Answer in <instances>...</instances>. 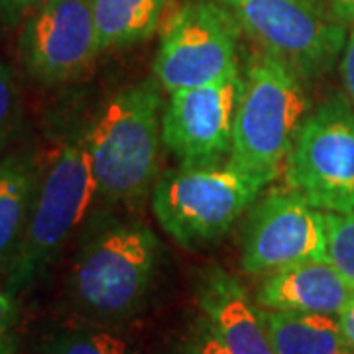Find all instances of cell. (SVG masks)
Wrapping results in <instances>:
<instances>
[{
	"label": "cell",
	"instance_id": "9c48e42d",
	"mask_svg": "<svg viewBox=\"0 0 354 354\" xmlns=\"http://www.w3.org/2000/svg\"><path fill=\"white\" fill-rule=\"evenodd\" d=\"M20 62L38 85L83 77L101 55L91 0H46L20 24Z\"/></svg>",
	"mask_w": 354,
	"mask_h": 354
},
{
	"label": "cell",
	"instance_id": "ba28073f",
	"mask_svg": "<svg viewBox=\"0 0 354 354\" xmlns=\"http://www.w3.org/2000/svg\"><path fill=\"white\" fill-rule=\"evenodd\" d=\"M241 26L215 0H187L169 16L153 59L167 93L215 83L239 69Z\"/></svg>",
	"mask_w": 354,
	"mask_h": 354
},
{
	"label": "cell",
	"instance_id": "6da1fadb",
	"mask_svg": "<svg viewBox=\"0 0 354 354\" xmlns=\"http://www.w3.org/2000/svg\"><path fill=\"white\" fill-rule=\"evenodd\" d=\"M160 88L156 77L122 87L83 130L99 197L104 201L132 203L152 191L164 146Z\"/></svg>",
	"mask_w": 354,
	"mask_h": 354
},
{
	"label": "cell",
	"instance_id": "30bf717a",
	"mask_svg": "<svg viewBox=\"0 0 354 354\" xmlns=\"http://www.w3.org/2000/svg\"><path fill=\"white\" fill-rule=\"evenodd\" d=\"M327 254L325 213L295 191L274 189L254 203L242 234V268L270 276Z\"/></svg>",
	"mask_w": 354,
	"mask_h": 354
},
{
	"label": "cell",
	"instance_id": "7402d4cb",
	"mask_svg": "<svg viewBox=\"0 0 354 354\" xmlns=\"http://www.w3.org/2000/svg\"><path fill=\"white\" fill-rule=\"evenodd\" d=\"M41 2L46 0H0V22L8 28H16Z\"/></svg>",
	"mask_w": 354,
	"mask_h": 354
},
{
	"label": "cell",
	"instance_id": "ffe728a7",
	"mask_svg": "<svg viewBox=\"0 0 354 354\" xmlns=\"http://www.w3.org/2000/svg\"><path fill=\"white\" fill-rule=\"evenodd\" d=\"M20 309L18 297L6 290L4 281H0V354H16L20 346Z\"/></svg>",
	"mask_w": 354,
	"mask_h": 354
},
{
	"label": "cell",
	"instance_id": "2e32d148",
	"mask_svg": "<svg viewBox=\"0 0 354 354\" xmlns=\"http://www.w3.org/2000/svg\"><path fill=\"white\" fill-rule=\"evenodd\" d=\"M169 0H91L102 53L148 41L160 30Z\"/></svg>",
	"mask_w": 354,
	"mask_h": 354
},
{
	"label": "cell",
	"instance_id": "44dd1931",
	"mask_svg": "<svg viewBox=\"0 0 354 354\" xmlns=\"http://www.w3.org/2000/svg\"><path fill=\"white\" fill-rule=\"evenodd\" d=\"M177 354H230L228 348L218 339L215 329L211 327V323L203 317L199 325H195V329L191 330L189 337L183 341L181 348Z\"/></svg>",
	"mask_w": 354,
	"mask_h": 354
},
{
	"label": "cell",
	"instance_id": "cb8c5ba5",
	"mask_svg": "<svg viewBox=\"0 0 354 354\" xmlns=\"http://www.w3.org/2000/svg\"><path fill=\"white\" fill-rule=\"evenodd\" d=\"M337 317H339V325H341L344 339H346V342L353 346L354 351V293Z\"/></svg>",
	"mask_w": 354,
	"mask_h": 354
},
{
	"label": "cell",
	"instance_id": "e0dca14e",
	"mask_svg": "<svg viewBox=\"0 0 354 354\" xmlns=\"http://www.w3.org/2000/svg\"><path fill=\"white\" fill-rule=\"evenodd\" d=\"M46 354H138L134 346L111 327L104 325H81L75 329L55 335Z\"/></svg>",
	"mask_w": 354,
	"mask_h": 354
},
{
	"label": "cell",
	"instance_id": "5b68a950",
	"mask_svg": "<svg viewBox=\"0 0 354 354\" xmlns=\"http://www.w3.org/2000/svg\"><path fill=\"white\" fill-rule=\"evenodd\" d=\"M262 191L260 181L228 162L179 165L156 179L153 216L179 246L199 248L228 234Z\"/></svg>",
	"mask_w": 354,
	"mask_h": 354
},
{
	"label": "cell",
	"instance_id": "52a82bcc",
	"mask_svg": "<svg viewBox=\"0 0 354 354\" xmlns=\"http://www.w3.org/2000/svg\"><path fill=\"white\" fill-rule=\"evenodd\" d=\"M283 177L291 191L323 213L354 211V104L329 99L307 114Z\"/></svg>",
	"mask_w": 354,
	"mask_h": 354
},
{
	"label": "cell",
	"instance_id": "ac0fdd59",
	"mask_svg": "<svg viewBox=\"0 0 354 354\" xmlns=\"http://www.w3.org/2000/svg\"><path fill=\"white\" fill-rule=\"evenodd\" d=\"M327 254L325 258L354 290V211L325 213Z\"/></svg>",
	"mask_w": 354,
	"mask_h": 354
},
{
	"label": "cell",
	"instance_id": "4fadbf2b",
	"mask_svg": "<svg viewBox=\"0 0 354 354\" xmlns=\"http://www.w3.org/2000/svg\"><path fill=\"white\" fill-rule=\"evenodd\" d=\"M354 290L327 258L309 260L266 276L256 304L272 311L339 315Z\"/></svg>",
	"mask_w": 354,
	"mask_h": 354
},
{
	"label": "cell",
	"instance_id": "277c9868",
	"mask_svg": "<svg viewBox=\"0 0 354 354\" xmlns=\"http://www.w3.org/2000/svg\"><path fill=\"white\" fill-rule=\"evenodd\" d=\"M97 197L85 132L67 134L44 162L24 239L2 279L6 290L18 297L50 272Z\"/></svg>",
	"mask_w": 354,
	"mask_h": 354
},
{
	"label": "cell",
	"instance_id": "3957f363",
	"mask_svg": "<svg viewBox=\"0 0 354 354\" xmlns=\"http://www.w3.org/2000/svg\"><path fill=\"white\" fill-rule=\"evenodd\" d=\"M307 106L304 75L276 55L256 51L242 73L228 164L268 187L283 176Z\"/></svg>",
	"mask_w": 354,
	"mask_h": 354
},
{
	"label": "cell",
	"instance_id": "603a6c76",
	"mask_svg": "<svg viewBox=\"0 0 354 354\" xmlns=\"http://www.w3.org/2000/svg\"><path fill=\"white\" fill-rule=\"evenodd\" d=\"M339 69H341L342 87L346 91V97L354 104V24L351 26V32L346 34V41H344V48H342Z\"/></svg>",
	"mask_w": 354,
	"mask_h": 354
},
{
	"label": "cell",
	"instance_id": "8fae6325",
	"mask_svg": "<svg viewBox=\"0 0 354 354\" xmlns=\"http://www.w3.org/2000/svg\"><path fill=\"white\" fill-rule=\"evenodd\" d=\"M241 85L242 73L236 69L215 83L169 93L162 116V138L179 165L227 164Z\"/></svg>",
	"mask_w": 354,
	"mask_h": 354
},
{
	"label": "cell",
	"instance_id": "9a60e30c",
	"mask_svg": "<svg viewBox=\"0 0 354 354\" xmlns=\"http://www.w3.org/2000/svg\"><path fill=\"white\" fill-rule=\"evenodd\" d=\"M276 354H354L342 335L339 317L291 313L260 307Z\"/></svg>",
	"mask_w": 354,
	"mask_h": 354
},
{
	"label": "cell",
	"instance_id": "7c38bea8",
	"mask_svg": "<svg viewBox=\"0 0 354 354\" xmlns=\"http://www.w3.org/2000/svg\"><path fill=\"white\" fill-rule=\"evenodd\" d=\"M197 299L203 317L211 323L230 354H276L268 337L260 305L239 279L221 266L201 274Z\"/></svg>",
	"mask_w": 354,
	"mask_h": 354
},
{
	"label": "cell",
	"instance_id": "7a4b0ae2",
	"mask_svg": "<svg viewBox=\"0 0 354 354\" xmlns=\"http://www.w3.org/2000/svg\"><path fill=\"white\" fill-rule=\"evenodd\" d=\"M160 252L156 232L140 223L93 230L69 270L71 305L87 323L104 327L136 315L152 291Z\"/></svg>",
	"mask_w": 354,
	"mask_h": 354
},
{
	"label": "cell",
	"instance_id": "8992f818",
	"mask_svg": "<svg viewBox=\"0 0 354 354\" xmlns=\"http://www.w3.org/2000/svg\"><path fill=\"white\" fill-rule=\"evenodd\" d=\"M244 34L304 77L327 73L341 57L346 26L321 0H215Z\"/></svg>",
	"mask_w": 354,
	"mask_h": 354
},
{
	"label": "cell",
	"instance_id": "5bb4252c",
	"mask_svg": "<svg viewBox=\"0 0 354 354\" xmlns=\"http://www.w3.org/2000/svg\"><path fill=\"white\" fill-rule=\"evenodd\" d=\"M44 162L32 150L0 156V276L12 266L32 216Z\"/></svg>",
	"mask_w": 354,
	"mask_h": 354
},
{
	"label": "cell",
	"instance_id": "d4e9b609",
	"mask_svg": "<svg viewBox=\"0 0 354 354\" xmlns=\"http://www.w3.org/2000/svg\"><path fill=\"white\" fill-rule=\"evenodd\" d=\"M330 12L335 14L344 26L354 24V0H327Z\"/></svg>",
	"mask_w": 354,
	"mask_h": 354
},
{
	"label": "cell",
	"instance_id": "d6986e66",
	"mask_svg": "<svg viewBox=\"0 0 354 354\" xmlns=\"http://www.w3.org/2000/svg\"><path fill=\"white\" fill-rule=\"evenodd\" d=\"M22 124V95L10 65L0 55V153Z\"/></svg>",
	"mask_w": 354,
	"mask_h": 354
}]
</instances>
